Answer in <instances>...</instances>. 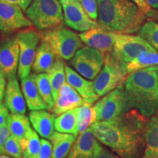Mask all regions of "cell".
Returning a JSON list of instances; mask_svg holds the SVG:
<instances>
[{"instance_id":"obj_43","label":"cell","mask_w":158,"mask_h":158,"mask_svg":"<svg viewBox=\"0 0 158 158\" xmlns=\"http://www.w3.org/2000/svg\"><path fill=\"white\" fill-rule=\"evenodd\" d=\"M1 40H2V37H1V34H0V43H1Z\"/></svg>"},{"instance_id":"obj_21","label":"cell","mask_w":158,"mask_h":158,"mask_svg":"<svg viewBox=\"0 0 158 158\" xmlns=\"http://www.w3.org/2000/svg\"><path fill=\"white\" fill-rule=\"evenodd\" d=\"M143 158H158V110L145 124Z\"/></svg>"},{"instance_id":"obj_3","label":"cell","mask_w":158,"mask_h":158,"mask_svg":"<svg viewBox=\"0 0 158 158\" xmlns=\"http://www.w3.org/2000/svg\"><path fill=\"white\" fill-rule=\"evenodd\" d=\"M124 89L140 114L145 117L152 116L158 110V65L130 73Z\"/></svg>"},{"instance_id":"obj_42","label":"cell","mask_w":158,"mask_h":158,"mask_svg":"<svg viewBox=\"0 0 158 158\" xmlns=\"http://www.w3.org/2000/svg\"><path fill=\"white\" fill-rule=\"evenodd\" d=\"M0 158H13L10 156H7V155H0Z\"/></svg>"},{"instance_id":"obj_39","label":"cell","mask_w":158,"mask_h":158,"mask_svg":"<svg viewBox=\"0 0 158 158\" xmlns=\"http://www.w3.org/2000/svg\"><path fill=\"white\" fill-rule=\"evenodd\" d=\"M0 1L13 4V5H16L21 7L23 11H26V10L28 8L29 6L30 5L32 0H0Z\"/></svg>"},{"instance_id":"obj_29","label":"cell","mask_w":158,"mask_h":158,"mask_svg":"<svg viewBox=\"0 0 158 158\" xmlns=\"http://www.w3.org/2000/svg\"><path fill=\"white\" fill-rule=\"evenodd\" d=\"M22 149V158H35L41 147L38 133L31 129L20 141Z\"/></svg>"},{"instance_id":"obj_12","label":"cell","mask_w":158,"mask_h":158,"mask_svg":"<svg viewBox=\"0 0 158 158\" xmlns=\"http://www.w3.org/2000/svg\"><path fill=\"white\" fill-rule=\"evenodd\" d=\"M62 4L65 24L74 30L85 31L98 27V23L91 19L78 0H59Z\"/></svg>"},{"instance_id":"obj_28","label":"cell","mask_w":158,"mask_h":158,"mask_svg":"<svg viewBox=\"0 0 158 158\" xmlns=\"http://www.w3.org/2000/svg\"><path fill=\"white\" fill-rule=\"evenodd\" d=\"M31 75L36 84L41 98L48 107V110H52L54 106V100L53 98L52 88H51L48 74L45 73H34Z\"/></svg>"},{"instance_id":"obj_35","label":"cell","mask_w":158,"mask_h":158,"mask_svg":"<svg viewBox=\"0 0 158 158\" xmlns=\"http://www.w3.org/2000/svg\"><path fill=\"white\" fill-rule=\"evenodd\" d=\"M10 135L9 126L7 122L0 125V155H5L4 154V149L7 140Z\"/></svg>"},{"instance_id":"obj_25","label":"cell","mask_w":158,"mask_h":158,"mask_svg":"<svg viewBox=\"0 0 158 158\" xmlns=\"http://www.w3.org/2000/svg\"><path fill=\"white\" fill-rule=\"evenodd\" d=\"M54 128L57 132L78 135L77 127V108L60 114L55 118Z\"/></svg>"},{"instance_id":"obj_34","label":"cell","mask_w":158,"mask_h":158,"mask_svg":"<svg viewBox=\"0 0 158 158\" xmlns=\"http://www.w3.org/2000/svg\"><path fill=\"white\" fill-rule=\"evenodd\" d=\"M52 155V144L45 138L41 139V147L35 158H51Z\"/></svg>"},{"instance_id":"obj_40","label":"cell","mask_w":158,"mask_h":158,"mask_svg":"<svg viewBox=\"0 0 158 158\" xmlns=\"http://www.w3.org/2000/svg\"><path fill=\"white\" fill-rule=\"evenodd\" d=\"M6 78L5 76L0 74V102H2L3 98H5V93L6 89Z\"/></svg>"},{"instance_id":"obj_19","label":"cell","mask_w":158,"mask_h":158,"mask_svg":"<svg viewBox=\"0 0 158 158\" xmlns=\"http://www.w3.org/2000/svg\"><path fill=\"white\" fill-rule=\"evenodd\" d=\"M29 118L35 131L42 138L50 140L54 133L55 114H52L46 110H31Z\"/></svg>"},{"instance_id":"obj_24","label":"cell","mask_w":158,"mask_h":158,"mask_svg":"<svg viewBox=\"0 0 158 158\" xmlns=\"http://www.w3.org/2000/svg\"><path fill=\"white\" fill-rule=\"evenodd\" d=\"M49 81H50L51 88H52L53 98L54 102L58 96L59 89L63 84L66 82V73H65V64L62 59L57 58L55 60L51 68L48 72Z\"/></svg>"},{"instance_id":"obj_20","label":"cell","mask_w":158,"mask_h":158,"mask_svg":"<svg viewBox=\"0 0 158 158\" xmlns=\"http://www.w3.org/2000/svg\"><path fill=\"white\" fill-rule=\"evenodd\" d=\"M57 58L51 45L44 40L41 39L37 48L32 70L35 73H47Z\"/></svg>"},{"instance_id":"obj_10","label":"cell","mask_w":158,"mask_h":158,"mask_svg":"<svg viewBox=\"0 0 158 158\" xmlns=\"http://www.w3.org/2000/svg\"><path fill=\"white\" fill-rule=\"evenodd\" d=\"M147 51L156 50L142 37L116 33L115 43L111 52L125 66L141 53Z\"/></svg>"},{"instance_id":"obj_1","label":"cell","mask_w":158,"mask_h":158,"mask_svg":"<svg viewBox=\"0 0 158 158\" xmlns=\"http://www.w3.org/2000/svg\"><path fill=\"white\" fill-rule=\"evenodd\" d=\"M141 114L126 112L115 118L94 122L89 128L99 141L122 158H137L144 137Z\"/></svg>"},{"instance_id":"obj_30","label":"cell","mask_w":158,"mask_h":158,"mask_svg":"<svg viewBox=\"0 0 158 158\" xmlns=\"http://www.w3.org/2000/svg\"><path fill=\"white\" fill-rule=\"evenodd\" d=\"M96 121L95 113L91 105L85 103L77 108V127L81 134Z\"/></svg>"},{"instance_id":"obj_23","label":"cell","mask_w":158,"mask_h":158,"mask_svg":"<svg viewBox=\"0 0 158 158\" xmlns=\"http://www.w3.org/2000/svg\"><path fill=\"white\" fill-rule=\"evenodd\" d=\"M76 137L72 134L54 132L50 138L52 144L51 158L66 157L76 141Z\"/></svg>"},{"instance_id":"obj_18","label":"cell","mask_w":158,"mask_h":158,"mask_svg":"<svg viewBox=\"0 0 158 158\" xmlns=\"http://www.w3.org/2000/svg\"><path fill=\"white\" fill-rule=\"evenodd\" d=\"M5 102L11 114H25L27 112V103L16 77L7 79Z\"/></svg>"},{"instance_id":"obj_37","label":"cell","mask_w":158,"mask_h":158,"mask_svg":"<svg viewBox=\"0 0 158 158\" xmlns=\"http://www.w3.org/2000/svg\"><path fill=\"white\" fill-rule=\"evenodd\" d=\"M95 158H119L99 143L97 148Z\"/></svg>"},{"instance_id":"obj_41","label":"cell","mask_w":158,"mask_h":158,"mask_svg":"<svg viewBox=\"0 0 158 158\" xmlns=\"http://www.w3.org/2000/svg\"><path fill=\"white\" fill-rule=\"evenodd\" d=\"M146 2L152 9H158V0H146Z\"/></svg>"},{"instance_id":"obj_11","label":"cell","mask_w":158,"mask_h":158,"mask_svg":"<svg viewBox=\"0 0 158 158\" xmlns=\"http://www.w3.org/2000/svg\"><path fill=\"white\" fill-rule=\"evenodd\" d=\"M23 11L19 6L0 1V31L3 35H10L18 30L32 27Z\"/></svg>"},{"instance_id":"obj_6","label":"cell","mask_w":158,"mask_h":158,"mask_svg":"<svg viewBox=\"0 0 158 158\" xmlns=\"http://www.w3.org/2000/svg\"><path fill=\"white\" fill-rule=\"evenodd\" d=\"M125 67L112 52L105 54L103 67L93 81L94 91L99 97L122 86L127 76Z\"/></svg>"},{"instance_id":"obj_32","label":"cell","mask_w":158,"mask_h":158,"mask_svg":"<svg viewBox=\"0 0 158 158\" xmlns=\"http://www.w3.org/2000/svg\"><path fill=\"white\" fill-rule=\"evenodd\" d=\"M4 154L13 158H22V149L19 140L10 135L5 143Z\"/></svg>"},{"instance_id":"obj_15","label":"cell","mask_w":158,"mask_h":158,"mask_svg":"<svg viewBox=\"0 0 158 158\" xmlns=\"http://www.w3.org/2000/svg\"><path fill=\"white\" fill-rule=\"evenodd\" d=\"M86 103L84 98L68 82H65L59 89L52 111L55 115L74 109Z\"/></svg>"},{"instance_id":"obj_5","label":"cell","mask_w":158,"mask_h":158,"mask_svg":"<svg viewBox=\"0 0 158 158\" xmlns=\"http://www.w3.org/2000/svg\"><path fill=\"white\" fill-rule=\"evenodd\" d=\"M41 39L47 41L58 58L70 60L76 51L83 46L79 35L60 24L40 32Z\"/></svg>"},{"instance_id":"obj_31","label":"cell","mask_w":158,"mask_h":158,"mask_svg":"<svg viewBox=\"0 0 158 158\" xmlns=\"http://www.w3.org/2000/svg\"><path fill=\"white\" fill-rule=\"evenodd\" d=\"M139 36L146 40L158 52V23L148 21L138 30Z\"/></svg>"},{"instance_id":"obj_8","label":"cell","mask_w":158,"mask_h":158,"mask_svg":"<svg viewBox=\"0 0 158 158\" xmlns=\"http://www.w3.org/2000/svg\"><path fill=\"white\" fill-rule=\"evenodd\" d=\"M15 36L20 48L18 76L20 80H22L30 76L41 35L36 29L30 27L21 29Z\"/></svg>"},{"instance_id":"obj_14","label":"cell","mask_w":158,"mask_h":158,"mask_svg":"<svg viewBox=\"0 0 158 158\" xmlns=\"http://www.w3.org/2000/svg\"><path fill=\"white\" fill-rule=\"evenodd\" d=\"M116 33L98 27L90 29L79 35L82 42L88 46L100 51L104 55L113 51Z\"/></svg>"},{"instance_id":"obj_33","label":"cell","mask_w":158,"mask_h":158,"mask_svg":"<svg viewBox=\"0 0 158 158\" xmlns=\"http://www.w3.org/2000/svg\"><path fill=\"white\" fill-rule=\"evenodd\" d=\"M91 19L97 21L98 19V0H78Z\"/></svg>"},{"instance_id":"obj_9","label":"cell","mask_w":158,"mask_h":158,"mask_svg":"<svg viewBox=\"0 0 158 158\" xmlns=\"http://www.w3.org/2000/svg\"><path fill=\"white\" fill-rule=\"evenodd\" d=\"M105 55L89 46H82L71 59L70 64L84 78L93 80L102 69Z\"/></svg>"},{"instance_id":"obj_38","label":"cell","mask_w":158,"mask_h":158,"mask_svg":"<svg viewBox=\"0 0 158 158\" xmlns=\"http://www.w3.org/2000/svg\"><path fill=\"white\" fill-rule=\"evenodd\" d=\"M9 116V109L5 102H0V125L7 122Z\"/></svg>"},{"instance_id":"obj_36","label":"cell","mask_w":158,"mask_h":158,"mask_svg":"<svg viewBox=\"0 0 158 158\" xmlns=\"http://www.w3.org/2000/svg\"><path fill=\"white\" fill-rule=\"evenodd\" d=\"M135 4L136 5L141 9V10L143 12L146 16L147 17H154L155 15V13L154 9L152 8L150 6L148 5L146 0H130Z\"/></svg>"},{"instance_id":"obj_4","label":"cell","mask_w":158,"mask_h":158,"mask_svg":"<svg viewBox=\"0 0 158 158\" xmlns=\"http://www.w3.org/2000/svg\"><path fill=\"white\" fill-rule=\"evenodd\" d=\"M62 6L59 0H32L25 14L37 29H52L64 19Z\"/></svg>"},{"instance_id":"obj_2","label":"cell","mask_w":158,"mask_h":158,"mask_svg":"<svg viewBox=\"0 0 158 158\" xmlns=\"http://www.w3.org/2000/svg\"><path fill=\"white\" fill-rule=\"evenodd\" d=\"M98 8L99 27L118 34L138 31L147 17L130 0H98Z\"/></svg>"},{"instance_id":"obj_13","label":"cell","mask_w":158,"mask_h":158,"mask_svg":"<svg viewBox=\"0 0 158 158\" xmlns=\"http://www.w3.org/2000/svg\"><path fill=\"white\" fill-rule=\"evenodd\" d=\"M20 48L15 36L5 35L0 43V74L7 79L16 77Z\"/></svg>"},{"instance_id":"obj_16","label":"cell","mask_w":158,"mask_h":158,"mask_svg":"<svg viewBox=\"0 0 158 158\" xmlns=\"http://www.w3.org/2000/svg\"><path fill=\"white\" fill-rule=\"evenodd\" d=\"M65 73L66 81L78 92L86 103L92 105L98 100L100 97L94 91L93 81L84 78L68 65H65Z\"/></svg>"},{"instance_id":"obj_26","label":"cell","mask_w":158,"mask_h":158,"mask_svg":"<svg viewBox=\"0 0 158 158\" xmlns=\"http://www.w3.org/2000/svg\"><path fill=\"white\" fill-rule=\"evenodd\" d=\"M157 65H158V52L157 51H147L141 53L126 64L125 68L127 74H130L141 69Z\"/></svg>"},{"instance_id":"obj_17","label":"cell","mask_w":158,"mask_h":158,"mask_svg":"<svg viewBox=\"0 0 158 158\" xmlns=\"http://www.w3.org/2000/svg\"><path fill=\"white\" fill-rule=\"evenodd\" d=\"M99 144L89 127L79 135L67 158H95Z\"/></svg>"},{"instance_id":"obj_27","label":"cell","mask_w":158,"mask_h":158,"mask_svg":"<svg viewBox=\"0 0 158 158\" xmlns=\"http://www.w3.org/2000/svg\"><path fill=\"white\" fill-rule=\"evenodd\" d=\"M7 123L10 135L18 138L19 141L24 137L27 132L31 128L29 118L24 114H11L8 117Z\"/></svg>"},{"instance_id":"obj_22","label":"cell","mask_w":158,"mask_h":158,"mask_svg":"<svg viewBox=\"0 0 158 158\" xmlns=\"http://www.w3.org/2000/svg\"><path fill=\"white\" fill-rule=\"evenodd\" d=\"M21 81L22 92L29 109L30 110H48V107L41 98L31 75Z\"/></svg>"},{"instance_id":"obj_7","label":"cell","mask_w":158,"mask_h":158,"mask_svg":"<svg viewBox=\"0 0 158 158\" xmlns=\"http://www.w3.org/2000/svg\"><path fill=\"white\" fill-rule=\"evenodd\" d=\"M132 107L131 100L122 86L106 94L94 105L93 109L96 121H106L122 115Z\"/></svg>"}]
</instances>
